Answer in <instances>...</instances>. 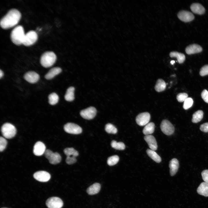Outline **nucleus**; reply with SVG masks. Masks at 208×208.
<instances>
[{
  "instance_id": "19",
  "label": "nucleus",
  "mask_w": 208,
  "mask_h": 208,
  "mask_svg": "<svg viewBox=\"0 0 208 208\" xmlns=\"http://www.w3.org/2000/svg\"><path fill=\"white\" fill-rule=\"evenodd\" d=\"M191 11L194 13L201 15L205 12V9L201 4L198 3H194L192 4L190 7Z\"/></svg>"
},
{
  "instance_id": "21",
  "label": "nucleus",
  "mask_w": 208,
  "mask_h": 208,
  "mask_svg": "<svg viewBox=\"0 0 208 208\" xmlns=\"http://www.w3.org/2000/svg\"><path fill=\"white\" fill-rule=\"evenodd\" d=\"M62 69L58 67H55L51 69L45 76V78L47 79H52L56 75L62 72Z\"/></svg>"
},
{
  "instance_id": "30",
  "label": "nucleus",
  "mask_w": 208,
  "mask_h": 208,
  "mask_svg": "<svg viewBox=\"0 0 208 208\" xmlns=\"http://www.w3.org/2000/svg\"><path fill=\"white\" fill-rule=\"evenodd\" d=\"M48 99L49 103L51 105H54L58 103L59 97L56 93H52L49 95Z\"/></svg>"
},
{
  "instance_id": "10",
  "label": "nucleus",
  "mask_w": 208,
  "mask_h": 208,
  "mask_svg": "<svg viewBox=\"0 0 208 208\" xmlns=\"http://www.w3.org/2000/svg\"><path fill=\"white\" fill-rule=\"evenodd\" d=\"M150 118V114L148 112H144L138 114L136 117L135 120L138 125L143 126L148 123Z\"/></svg>"
},
{
  "instance_id": "35",
  "label": "nucleus",
  "mask_w": 208,
  "mask_h": 208,
  "mask_svg": "<svg viewBox=\"0 0 208 208\" xmlns=\"http://www.w3.org/2000/svg\"><path fill=\"white\" fill-rule=\"evenodd\" d=\"M188 95L185 93H181L178 94L177 96V101L180 102H184L188 98Z\"/></svg>"
},
{
  "instance_id": "4",
  "label": "nucleus",
  "mask_w": 208,
  "mask_h": 208,
  "mask_svg": "<svg viewBox=\"0 0 208 208\" xmlns=\"http://www.w3.org/2000/svg\"><path fill=\"white\" fill-rule=\"evenodd\" d=\"M1 131L2 135L5 138L11 139L16 135V130L13 125L10 123H6L1 127Z\"/></svg>"
},
{
  "instance_id": "31",
  "label": "nucleus",
  "mask_w": 208,
  "mask_h": 208,
  "mask_svg": "<svg viewBox=\"0 0 208 208\" xmlns=\"http://www.w3.org/2000/svg\"><path fill=\"white\" fill-rule=\"evenodd\" d=\"M111 145L112 148L117 150H123L125 147V145L123 142H117L114 140L112 141Z\"/></svg>"
},
{
  "instance_id": "2",
  "label": "nucleus",
  "mask_w": 208,
  "mask_h": 208,
  "mask_svg": "<svg viewBox=\"0 0 208 208\" xmlns=\"http://www.w3.org/2000/svg\"><path fill=\"white\" fill-rule=\"evenodd\" d=\"M25 34L23 28L21 25L15 27L12 31L10 38L12 42L17 45L23 44Z\"/></svg>"
},
{
  "instance_id": "24",
  "label": "nucleus",
  "mask_w": 208,
  "mask_h": 208,
  "mask_svg": "<svg viewBox=\"0 0 208 208\" xmlns=\"http://www.w3.org/2000/svg\"><path fill=\"white\" fill-rule=\"evenodd\" d=\"M170 56L171 57L176 58L179 64L183 63L185 59V56L183 54L177 51L171 52L170 53Z\"/></svg>"
},
{
  "instance_id": "20",
  "label": "nucleus",
  "mask_w": 208,
  "mask_h": 208,
  "mask_svg": "<svg viewBox=\"0 0 208 208\" xmlns=\"http://www.w3.org/2000/svg\"><path fill=\"white\" fill-rule=\"evenodd\" d=\"M197 193L205 196H208V183L203 182L201 183L197 190Z\"/></svg>"
},
{
  "instance_id": "29",
  "label": "nucleus",
  "mask_w": 208,
  "mask_h": 208,
  "mask_svg": "<svg viewBox=\"0 0 208 208\" xmlns=\"http://www.w3.org/2000/svg\"><path fill=\"white\" fill-rule=\"evenodd\" d=\"M203 112L202 110H198L194 113L192 115V121L194 123H196L200 121L202 119Z\"/></svg>"
},
{
  "instance_id": "13",
  "label": "nucleus",
  "mask_w": 208,
  "mask_h": 208,
  "mask_svg": "<svg viewBox=\"0 0 208 208\" xmlns=\"http://www.w3.org/2000/svg\"><path fill=\"white\" fill-rule=\"evenodd\" d=\"M178 18L181 21L184 22H189L192 21L194 16L191 12L186 10H181L178 13Z\"/></svg>"
},
{
  "instance_id": "27",
  "label": "nucleus",
  "mask_w": 208,
  "mask_h": 208,
  "mask_svg": "<svg viewBox=\"0 0 208 208\" xmlns=\"http://www.w3.org/2000/svg\"><path fill=\"white\" fill-rule=\"evenodd\" d=\"M146 152L148 155L156 162L159 163L161 162V157L155 151L148 149L146 150Z\"/></svg>"
},
{
  "instance_id": "28",
  "label": "nucleus",
  "mask_w": 208,
  "mask_h": 208,
  "mask_svg": "<svg viewBox=\"0 0 208 208\" xmlns=\"http://www.w3.org/2000/svg\"><path fill=\"white\" fill-rule=\"evenodd\" d=\"M64 151L68 157H76L79 155L78 151L73 148H66L64 149Z\"/></svg>"
},
{
  "instance_id": "23",
  "label": "nucleus",
  "mask_w": 208,
  "mask_h": 208,
  "mask_svg": "<svg viewBox=\"0 0 208 208\" xmlns=\"http://www.w3.org/2000/svg\"><path fill=\"white\" fill-rule=\"evenodd\" d=\"M155 128L154 123L153 122H149L144 127L143 130V133L145 135H150L153 133Z\"/></svg>"
},
{
  "instance_id": "34",
  "label": "nucleus",
  "mask_w": 208,
  "mask_h": 208,
  "mask_svg": "<svg viewBox=\"0 0 208 208\" xmlns=\"http://www.w3.org/2000/svg\"><path fill=\"white\" fill-rule=\"evenodd\" d=\"M193 101L192 98L188 97L184 102L183 105V108L185 110L191 107L193 105Z\"/></svg>"
},
{
  "instance_id": "39",
  "label": "nucleus",
  "mask_w": 208,
  "mask_h": 208,
  "mask_svg": "<svg viewBox=\"0 0 208 208\" xmlns=\"http://www.w3.org/2000/svg\"><path fill=\"white\" fill-rule=\"evenodd\" d=\"M201 175L204 181L208 183V170H203L201 172Z\"/></svg>"
},
{
  "instance_id": "15",
  "label": "nucleus",
  "mask_w": 208,
  "mask_h": 208,
  "mask_svg": "<svg viewBox=\"0 0 208 208\" xmlns=\"http://www.w3.org/2000/svg\"><path fill=\"white\" fill-rule=\"evenodd\" d=\"M25 79L29 83H35L39 80L40 76L37 73L34 71H29L24 75Z\"/></svg>"
},
{
  "instance_id": "6",
  "label": "nucleus",
  "mask_w": 208,
  "mask_h": 208,
  "mask_svg": "<svg viewBox=\"0 0 208 208\" xmlns=\"http://www.w3.org/2000/svg\"><path fill=\"white\" fill-rule=\"evenodd\" d=\"M44 154L45 157L51 164H56L61 161V156L57 152L53 153L49 149H47Z\"/></svg>"
},
{
  "instance_id": "40",
  "label": "nucleus",
  "mask_w": 208,
  "mask_h": 208,
  "mask_svg": "<svg viewBox=\"0 0 208 208\" xmlns=\"http://www.w3.org/2000/svg\"><path fill=\"white\" fill-rule=\"evenodd\" d=\"M200 130L204 132H208V122L201 125L200 128Z\"/></svg>"
},
{
  "instance_id": "12",
  "label": "nucleus",
  "mask_w": 208,
  "mask_h": 208,
  "mask_svg": "<svg viewBox=\"0 0 208 208\" xmlns=\"http://www.w3.org/2000/svg\"><path fill=\"white\" fill-rule=\"evenodd\" d=\"M33 177L35 179L41 182H47L51 178L49 173L44 171H38L35 172Z\"/></svg>"
},
{
  "instance_id": "41",
  "label": "nucleus",
  "mask_w": 208,
  "mask_h": 208,
  "mask_svg": "<svg viewBox=\"0 0 208 208\" xmlns=\"http://www.w3.org/2000/svg\"><path fill=\"white\" fill-rule=\"evenodd\" d=\"M4 73L3 71L0 70V78L1 79L3 76Z\"/></svg>"
},
{
  "instance_id": "16",
  "label": "nucleus",
  "mask_w": 208,
  "mask_h": 208,
  "mask_svg": "<svg viewBox=\"0 0 208 208\" xmlns=\"http://www.w3.org/2000/svg\"><path fill=\"white\" fill-rule=\"evenodd\" d=\"M144 138L151 149L155 151L157 149V142L155 138L153 136L151 135H146Z\"/></svg>"
},
{
  "instance_id": "38",
  "label": "nucleus",
  "mask_w": 208,
  "mask_h": 208,
  "mask_svg": "<svg viewBox=\"0 0 208 208\" xmlns=\"http://www.w3.org/2000/svg\"><path fill=\"white\" fill-rule=\"evenodd\" d=\"M201 96L203 100L208 103V91L206 90H203L201 93Z\"/></svg>"
},
{
  "instance_id": "32",
  "label": "nucleus",
  "mask_w": 208,
  "mask_h": 208,
  "mask_svg": "<svg viewBox=\"0 0 208 208\" xmlns=\"http://www.w3.org/2000/svg\"><path fill=\"white\" fill-rule=\"evenodd\" d=\"M105 131L108 133L115 134L117 132V129L112 124L110 123L107 124L105 127Z\"/></svg>"
},
{
  "instance_id": "8",
  "label": "nucleus",
  "mask_w": 208,
  "mask_h": 208,
  "mask_svg": "<svg viewBox=\"0 0 208 208\" xmlns=\"http://www.w3.org/2000/svg\"><path fill=\"white\" fill-rule=\"evenodd\" d=\"M64 128L66 132L70 134H78L82 132V129L81 127L72 123H66L64 125Z\"/></svg>"
},
{
  "instance_id": "3",
  "label": "nucleus",
  "mask_w": 208,
  "mask_h": 208,
  "mask_svg": "<svg viewBox=\"0 0 208 208\" xmlns=\"http://www.w3.org/2000/svg\"><path fill=\"white\" fill-rule=\"evenodd\" d=\"M57 59V56L52 51H47L44 53L40 58V63L44 67L47 68L52 66Z\"/></svg>"
},
{
  "instance_id": "43",
  "label": "nucleus",
  "mask_w": 208,
  "mask_h": 208,
  "mask_svg": "<svg viewBox=\"0 0 208 208\" xmlns=\"http://www.w3.org/2000/svg\"></svg>"
},
{
  "instance_id": "36",
  "label": "nucleus",
  "mask_w": 208,
  "mask_h": 208,
  "mask_svg": "<svg viewBox=\"0 0 208 208\" xmlns=\"http://www.w3.org/2000/svg\"><path fill=\"white\" fill-rule=\"evenodd\" d=\"M7 144L6 140L4 138L0 137V151H3L5 148Z\"/></svg>"
},
{
  "instance_id": "17",
  "label": "nucleus",
  "mask_w": 208,
  "mask_h": 208,
  "mask_svg": "<svg viewBox=\"0 0 208 208\" xmlns=\"http://www.w3.org/2000/svg\"><path fill=\"white\" fill-rule=\"evenodd\" d=\"M202 47L199 45L193 44L187 47L185 51L187 54L190 55L200 53L202 51Z\"/></svg>"
},
{
  "instance_id": "37",
  "label": "nucleus",
  "mask_w": 208,
  "mask_h": 208,
  "mask_svg": "<svg viewBox=\"0 0 208 208\" xmlns=\"http://www.w3.org/2000/svg\"><path fill=\"white\" fill-rule=\"evenodd\" d=\"M199 74L202 76H204L208 75V65H205L201 68Z\"/></svg>"
},
{
  "instance_id": "22",
  "label": "nucleus",
  "mask_w": 208,
  "mask_h": 208,
  "mask_svg": "<svg viewBox=\"0 0 208 208\" xmlns=\"http://www.w3.org/2000/svg\"><path fill=\"white\" fill-rule=\"evenodd\" d=\"M101 189V185L98 183H95L90 186L87 189V192L90 195L97 194Z\"/></svg>"
},
{
  "instance_id": "14",
  "label": "nucleus",
  "mask_w": 208,
  "mask_h": 208,
  "mask_svg": "<svg viewBox=\"0 0 208 208\" xmlns=\"http://www.w3.org/2000/svg\"><path fill=\"white\" fill-rule=\"evenodd\" d=\"M46 146L42 142L38 141L34 145L33 148V153L37 156H40L44 153L46 151Z\"/></svg>"
},
{
  "instance_id": "33",
  "label": "nucleus",
  "mask_w": 208,
  "mask_h": 208,
  "mask_svg": "<svg viewBox=\"0 0 208 208\" xmlns=\"http://www.w3.org/2000/svg\"><path fill=\"white\" fill-rule=\"evenodd\" d=\"M119 160V157L114 155L109 157L107 160V164L109 166H114L116 164Z\"/></svg>"
},
{
  "instance_id": "25",
  "label": "nucleus",
  "mask_w": 208,
  "mask_h": 208,
  "mask_svg": "<svg viewBox=\"0 0 208 208\" xmlns=\"http://www.w3.org/2000/svg\"><path fill=\"white\" fill-rule=\"evenodd\" d=\"M166 84L163 79H159L157 81L155 87V90L158 92H162L165 89Z\"/></svg>"
},
{
  "instance_id": "26",
  "label": "nucleus",
  "mask_w": 208,
  "mask_h": 208,
  "mask_svg": "<svg viewBox=\"0 0 208 208\" xmlns=\"http://www.w3.org/2000/svg\"><path fill=\"white\" fill-rule=\"evenodd\" d=\"M75 90V88L73 87H70L67 89L64 96V98L66 101H71L74 100Z\"/></svg>"
},
{
  "instance_id": "9",
  "label": "nucleus",
  "mask_w": 208,
  "mask_h": 208,
  "mask_svg": "<svg viewBox=\"0 0 208 208\" xmlns=\"http://www.w3.org/2000/svg\"><path fill=\"white\" fill-rule=\"evenodd\" d=\"M48 208H61L63 205L62 200L60 198L53 197L48 198L46 201Z\"/></svg>"
},
{
  "instance_id": "42",
  "label": "nucleus",
  "mask_w": 208,
  "mask_h": 208,
  "mask_svg": "<svg viewBox=\"0 0 208 208\" xmlns=\"http://www.w3.org/2000/svg\"><path fill=\"white\" fill-rule=\"evenodd\" d=\"M175 63V61L172 60L170 62V63L172 64H173Z\"/></svg>"
},
{
  "instance_id": "1",
  "label": "nucleus",
  "mask_w": 208,
  "mask_h": 208,
  "mask_svg": "<svg viewBox=\"0 0 208 208\" xmlns=\"http://www.w3.org/2000/svg\"><path fill=\"white\" fill-rule=\"evenodd\" d=\"M21 17V14L18 10L15 9H11L1 19L0 26L5 29L12 28L18 23Z\"/></svg>"
},
{
  "instance_id": "5",
  "label": "nucleus",
  "mask_w": 208,
  "mask_h": 208,
  "mask_svg": "<svg viewBox=\"0 0 208 208\" xmlns=\"http://www.w3.org/2000/svg\"><path fill=\"white\" fill-rule=\"evenodd\" d=\"M38 39V36L36 31H29L25 34L23 44L26 46H31L36 42Z\"/></svg>"
},
{
  "instance_id": "7",
  "label": "nucleus",
  "mask_w": 208,
  "mask_h": 208,
  "mask_svg": "<svg viewBox=\"0 0 208 208\" xmlns=\"http://www.w3.org/2000/svg\"><path fill=\"white\" fill-rule=\"evenodd\" d=\"M161 131L165 134L169 135H172L174 131V128L173 125L168 120H164L160 124Z\"/></svg>"
},
{
  "instance_id": "11",
  "label": "nucleus",
  "mask_w": 208,
  "mask_h": 208,
  "mask_svg": "<svg viewBox=\"0 0 208 208\" xmlns=\"http://www.w3.org/2000/svg\"><path fill=\"white\" fill-rule=\"evenodd\" d=\"M96 113V110L95 108L90 107L85 109L81 110L80 114L83 118L90 120L94 118Z\"/></svg>"
},
{
  "instance_id": "18",
  "label": "nucleus",
  "mask_w": 208,
  "mask_h": 208,
  "mask_svg": "<svg viewBox=\"0 0 208 208\" xmlns=\"http://www.w3.org/2000/svg\"><path fill=\"white\" fill-rule=\"evenodd\" d=\"M179 166V162L177 159L173 158L170 161L169 167L170 168V174L171 176H174L176 173Z\"/></svg>"
}]
</instances>
